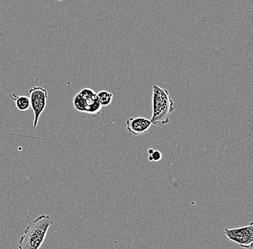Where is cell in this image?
Wrapping results in <instances>:
<instances>
[{"mask_svg":"<svg viewBox=\"0 0 253 249\" xmlns=\"http://www.w3.org/2000/svg\"><path fill=\"white\" fill-rule=\"evenodd\" d=\"M58 1H62V0H58Z\"/></svg>","mask_w":253,"mask_h":249,"instance_id":"obj_11","label":"cell"},{"mask_svg":"<svg viewBox=\"0 0 253 249\" xmlns=\"http://www.w3.org/2000/svg\"><path fill=\"white\" fill-rule=\"evenodd\" d=\"M224 234L231 242L236 243L240 247L251 249L253 245V223L236 228H225Z\"/></svg>","mask_w":253,"mask_h":249,"instance_id":"obj_4","label":"cell"},{"mask_svg":"<svg viewBox=\"0 0 253 249\" xmlns=\"http://www.w3.org/2000/svg\"><path fill=\"white\" fill-rule=\"evenodd\" d=\"M29 95L31 108L33 109L35 115L33 126L36 127L39 123L41 114L46 107L48 93L47 90L42 87H34L29 90Z\"/></svg>","mask_w":253,"mask_h":249,"instance_id":"obj_5","label":"cell"},{"mask_svg":"<svg viewBox=\"0 0 253 249\" xmlns=\"http://www.w3.org/2000/svg\"><path fill=\"white\" fill-rule=\"evenodd\" d=\"M171 97L165 89L155 85L153 88V115L152 125H166L170 123V117L175 109Z\"/></svg>","mask_w":253,"mask_h":249,"instance_id":"obj_2","label":"cell"},{"mask_svg":"<svg viewBox=\"0 0 253 249\" xmlns=\"http://www.w3.org/2000/svg\"><path fill=\"white\" fill-rule=\"evenodd\" d=\"M73 103L75 109L82 113L99 114L102 108L97 94L88 87L81 90L76 95Z\"/></svg>","mask_w":253,"mask_h":249,"instance_id":"obj_3","label":"cell"},{"mask_svg":"<svg viewBox=\"0 0 253 249\" xmlns=\"http://www.w3.org/2000/svg\"><path fill=\"white\" fill-rule=\"evenodd\" d=\"M98 99L102 107L110 105L113 99V94L103 90L97 94Z\"/></svg>","mask_w":253,"mask_h":249,"instance_id":"obj_8","label":"cell"},{"mask_svg":"<svg viewBox=\"0 0 253 249\" xmlns=\"http://www.w3.org/2000/svg\"><path fill=\"white\" fill-rule=\"evenodd\" d=\"M10 98L14 101L15 107L21 112L29 110L31 108V100L27 96H20L17 93H11Z\"/></svg>","mask_w":253,"mask_h":249,"instance_id":"obj_7","label":"cell"},{"mask_svg":"<svg viewBox=\"0 0 253 249\" xmlns=\"http://www.w3.org/2000/svg\"><path fill=\"white\" fill-rule=\"evenodd\" d=\"M154 151H155L154 149H152V148L150 149L149 150H148V155L153 154V152H154Z\"/></svg>","mask_w":253,"mask_h":249,"instance_id":"obj_10","label":"cell"},{"mask_svg":"<svg viewBox=\"0 0 253 249\" xmlns=\"http://www.w3.org/2000/svg\"><path fill=\"white\" fill-rule=\"evenodd\" d=\"M151 125L149 119L142 117H130L126 121V130L134 136L145 134Z\"/></svg>","mask_w":253,"mask_h":249,"instance_id":"obj_6","label":"cell"},{"mask_svg":"<svg viewBox=\"0 0 253 249\" xmlns=\"http://www.w3.org/2000/svg\"><path fill=\"white\" fill-rule=\"evenodd\" d=\"M50 215H41L31 222L19 238L18 249H39L43 244L49 228L53 224Z\"/></svg>","mask_w":253,"mask_h":249,"instance_id":"obj_1","label":"cell"},{"mask_svg":"<svg viewBox=\"0 0 253 249\" xmlns=\"http://www.w3.org/2000/svg\"><path fill=\"white\" fill-rule=\"evenodd\" d=\"M153 158V161H159L162 159V153L159 150H156L153 152V154L150 155Z\"/></svg>","mask_w":253,"mask_h":249,"instance_id":"obj_9","label":"cell"}]
</instances>
